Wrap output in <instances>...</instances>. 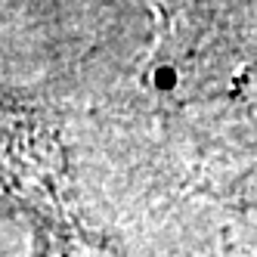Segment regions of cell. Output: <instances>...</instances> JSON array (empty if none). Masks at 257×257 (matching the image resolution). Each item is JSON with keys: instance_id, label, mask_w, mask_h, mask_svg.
<instances>
[{"instance_id": "6da1fadb", "label": "cell", "mask_w": 257, "mask_h": 257, "mask_svg": "<svg viewBox=\"0 0 257 257\" xmlns=\"http://www.w3.org/2000/svg\"><path fill=\"white\" fill-rule=\"evenodd\" d=\"M62 146L50 121L34 108L0 112V186L31 205L53 208L62 186Z\"/></svg>"}, {"instance_id": "7a4b0ae2", "label": "cell", "mask_w": 257, "mask_h": 257, "mask_svg": "<svg viewBox=\"0 0 257 257\" xmlns=\"http://www.w3.org/2000/svg\"><path fill=\"white\" fill-rule=\"evenodd\" d=\"M41 257H115L112 251H105L96 242H87L84 235H71V232H50L47 245Z\"/></svg>"}]
</instances>
